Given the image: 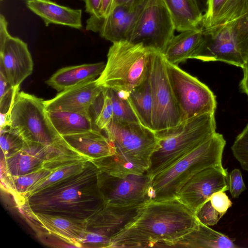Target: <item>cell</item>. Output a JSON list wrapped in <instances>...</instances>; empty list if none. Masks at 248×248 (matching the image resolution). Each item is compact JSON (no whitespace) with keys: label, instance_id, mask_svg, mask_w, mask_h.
I'll return each instance as SVG.
<instances>
[{"label":"cell","instance_id":"obj_1","mask_svg":"<svg viewBox=\"0 0 248 248\" xmlns=\"http://www.w3.org/2000/svg\"><path fill=\"white\" fill-rule=\"evenodd\" d=\"M99 171L89 160L81 172L15 202L35 214L87 221L105 205L98 184Z\"/></svg>","mask_w":248,"mask_h":248},{"label":"cell","instance_id":"obj_2","mask_svg":"<svg viewBox=\"0 0 248 248\" xmlns=\"http://www.w3.org/2000/svg\"><path fill=\"white\" fill-rule=\"evenodd\" d=\"M198 224L195 215L177 198L151 201L111 239L110 248H156L177 240Z\"/></svg>","mask_w":248,"mask_h":248},{"label":"cell","instance_id":"obj_3","mask_svg":"<svg viewBox=\"0 0 248 248\" xmlns=\"http://www.w3.org/2000/svg\"><path fill=\"white\" fill-rule=\"evenodd\" d=\"M115 146V154L92 160L103 171L118 177L145 173L156 149L155 132L140 123L112 120L104 130Z\"/></svg>","mask_w":248,"mask_h":248},{"label":"cell","instance_id":"obj_4","mask_svg":"<svg viewBox=\"0 0 248 248\" xmlns=\"http://www.w3.org/2000/svg\"><path fill=\"white\" fill-rule=\"evenodd\" d=\"M226 140L220 133L188 153L152 178L151 201L176 199L182 187L194 175L206 168L221 166Z\"/></svg>","mask_w":248,"mask_h":248},{"label":"cell","instance_id":"obj_5","mask_svg":"<svg viewBox=\"0 0 248 248\" xmlns=\"http://www.w3.org/2000/svg\"><path fill=\"white\" fill-rule=\"evenodd\" d=\"M216 132L215 113H206L155 132L157 144L146 173L152 178L211 138Z\"/></svg>","mask_w":248,"mask_h":248},{"label":"cell","instance_id":"obj_6","mask_svg":"<svg viewBox=\"0 0 248 248\" xmlns=\"http://www.w3.org/2000/svg\"><path fill=\"white\" fill-rule=\"evenodd\" d=\"M152 50L127 41L112 43L105 68L96 79L97 83L126 96L145 79Z\"/></svg>","mask_w":248,"mask_h":248},{"label":"cell","instance_id":"obj_7","mask_svg":"<svg viewBox=\"0 0 248 248\" xmlns=\"http://www.w3.org/2000/svg\"><path fill=\"white\" fill-rule=\"evenodd\" d=\"M44 102L42 98L19 91L10 112V126L26 141L46 146L65 144L50 122Z\"/></svg>","mask_w":248,"mask_h":248},{"label":"cell","instance_id":"obj_8","mask_svg":"<svg viewBox=\"0 0 248 248\" xmlns=\"http://www.w3.org/2000/svg\"><path fill=\"white\" fill-rule=\"evenodd\" d=\"M149 75L153 98L152 129L159 132L181 122V115L167 74L163 54L152 50Z\"/></svg>","mask_w":248,"mask_h":248},{"label":"cell","instance_id":"obj_9","mask_svg":"<svg viewBox=\"0 0 248 248\" xmlns=\"http://www.w3.org/2000/svg\"><path fill=\"white\" fill-rule=\"evenodd\" d=\"M175 30L162 0H145L127 41L163 54Z\"/></svg>","mask_w":248,"mask_h":248},{"label":"cell","instance_id":"obj_10","mask_svg":"<svg viewBox=\"0 0 248 248\" xmlns=\"http://www.w3.org/2000/svg\"><path fill=\"white\" fill-rule=\"evenodd\" d=\"M165 62L181 122L204 113H215L216 98L209 88L178 65Z\"/></svg>","mask_w":248,"mask_h":248},{"label":"cell","instance_id":"obj_11","mask_svg":"<svg viewBox=\"0 0 248 248\" xmlns=\"http://www.w3.org/2000/svg\"><path fill=\"white\" fill-rule=\"evenodd\" d=\"M152 178L146 172L118 177L101 171L98 184L105 204L128 206L151 201Z\"/></svg>","mask_w":248,"mask_h":248},{"label":"cell","instance_id":"obj_12","mask_svg":"<svg viewBox=\"0 0 248 248\" xmlns=\"http://www.w3.org/2000/svg\"><path fill=\"white\" fill-rule=\"evenodd\" d=\"M33 60L27 44L9 33L8 22L0 16V71L14 88L19 89L21 83L32 73Z\"/></svg>","mask_w":248,"mask_h":248},{"label":"cell","instance_id":"obj_13","mask_svg":"<svg viewBox=\"0 0 248 248\" xmlns=\"http://www.w3.org/2000/svg\"><path fill=\"white\" fill-rule=\"evenodd\" d=\"M229 189L227 169L222 165L211 167L191 178L180 189L176 198L195 215L214 193Z\"/></svg>","mask_w":248,"mask_h":248},{"label":"cell","instance_id":"obj_14","mask_svg":"<svg viewBox=\"0 0 248 248\" xmlns=\"http://www.w3.org/2000/svg\"><path fill=\"white\" fill-rule=\"evenodd\" d=\"M74 152L66 143L46 146L25 141L19 151L8 157H1L0 176H16L29 173L43 168L44 163L50 159Z\"/></svg>","mask_w":248,"mask_h":248},{"label":"cell","instance_id":"obj_15","mask_svg":"<svg viewBox=\"0 0 248 248\" xmlns=\"http://www.w3.org/2000/svg\"><path fill=\"white\" fill-rule=\"evenodd\" d=\"M204 35L203 41L190 59L203 62H223L243 68L245 62L239 47L234 24Z\"/></svg>","mask_w":248,"mask_h":248},{"label":"cell","instance_id":"obj_16","mask_svg":"<svg viewBox=\"0 0 248 248\" xmlns=\"http://www.w3.org/2000/svg\"><path fill=\"white\" fill-rule=\"evenodd\" d=\"M19 212L36 233H49L81 248L87 221L47 214L33 213L23 204L16 205Z\"/></svg>","mask_w":248,"mask_h":248},{"label":"cell","instance_id":"obj_17","mask_svg":"<svg viewBox=\"0 0 248 248\" xmlns=\"http://www.w3.org/2000/svg\"><path fill=\"white\" fill-rule=\"evenodd\" d=\"M145 0L134 5H118L103 17L91 16L86 29L95 32L112 43L127 41Z\"/></svg>","mask_w":248,"mask_h":248},{"label":"cell","instance_id":"obj_18","mask_svg":"<svg viewBox=\"0 0 248 248\" xmlns=\"http://www.w3.org/2000/svg\"><path fill=\"white\" fill-rule=\"evenodd\" d=\"M103 91L96 79L59 92L53 98L45 100L46 110L89 113Z\"/></svg>","mask_w":248,"mask_h":248},{"label":"cell","instance_id":"obj_19","mask_svg":"<svg viewBox=\"0 0 248 248\" xmlns=\"http://www.w3.org/2000/svg\"><path fill=\"white\" fill-rule=\"evenodd\" d=\"M145 203L128 206L105 204L87 221L86 230L111 240L136 216Z\"/></svg>","mask_w":248,"mask_h":248},{"label":"cell","instance_id":"obj_20","mask_svg":"<svg viewBox=\"0 0 248 248\" xmlns=\"http://www.w3.org/2000/svg\"><path fill=\"white\" fill-rule=\"evenodd\" d=\"M248 14V0H207L201 25L204 34H211L235 24Z\"/></svg>","mask_w":248,"mask_h":248},{"label":"cell","instance_id":"obj_21","mask_svg":"<svg viewBox=\"0 0 248 248\" xmlns=\"http://www.w3.org/2000/svg\"><path fill=\"white\" fill-rule=\"evenodd\" d=\"M72 150L88 158L90 161L115 154L113 143L100 130H90L62 136Z\"/></svg>","mask_w":248,"mask_h":248},{"label":"cell","instance_id":"obj_22","mask_svg":"<svg viewBox=\"0 0 248 248\" xmlns=\"http://www.w3.org/2000/svg\"><path fill=\"white\" fill-rule=\"evenodd\" d=\"M232 239L198 221L191 231L177 240L158 245L156 248H235Z\"/></svg>","mask_w":248,"mask_h":248},{"label":"cell","instance_id":"obj_23","mask_svg":"<svg viewBox=\"0 0 248 248\" xmlns=\"http://www.w3.org/2000/svg\"><path fill=\"white\" fill-rule=\"evenodd\" d=\"M27 8L41 17L45 25L53 24L82 28V10L60 5L51 0H26Z\"/></svg>","mask_w":248,"mask_h":248},{"label":"cell","instance_id":"obj_24","mask_svg":"<svg viewBox=\"0 0 248 248\" xmlns=\"http://www.w3.org/2000/svg\"><path fill=\"white\" fill-rule=\"evenodd\" d=\"M105 65L104 62H99L63 67L57 71L46 83L60 92L96 79L102 73Z\"/></svg>","mask_w":248,"mask_h":248},{"label":"cell","instance_id":"obj_25","mask_svg":"<svg viewBox=\"0 0 248 248\" xmlns=\"http://www.w3.org/2000/svg\"><path fill=\"white\" fill-rule=\"evenodd\" d=\"M173 23L175 30H197L202 25L203 15L197 0H162Z\"/></svg>","mask_w":248,"mask_h":248},{"label":"cell","instance_id":"obj_26","mask_svg":"<svg viewBox=\"0 0 248 248\" xmlns=\"http://www.w3.org/2000/svg\"><path fill=\"white\" fill-rule=\"evenodd\" d=\"M204 35L202 28L187 30L174 35L168 44L162 54L166 62L178 65L184 62L198 47L203 40Z\"/></svg>","mask_w":248,"mask_h":248},{"label":"cell","instance_id":"obj_27","mask_svg":"<svg viewBox=\"0 0 248 248\" xmlns=\"http://www.w3.org/2000/svg\"><path fill=\"white\" fill-rule=\"evenodd\" d=\"M46 111L52 125L62 136L82 133L93 129L90 113Z\"/></svg>","mask_w":248,"mask_h":248},{"label":"cell","instance_id":"obj_28","mask_svg":"<svg viewBox=\"0 0 248 248\" xmlns=\"http://www.w3.org/2000/svg\"><path fill=\"white\" fill-rule=\"evenodd\" d=\"M140 123L152 129L153 98L149 70L145 79L126 96Z\"/></svg>","mask_w":248,"mask_h":248},{"label":"cell","instance_id":"obj_29","mask_svg":"<svg viewBox=\"0 0 248 248\" xmlns=\"http://www.w3.org/2000/svg\"><path fill=\"white\" fill-rule=\"evenodd\" d=\"M59 166L51 164L49 167L45 166L33 172L19 176H0L1 187L12 194L15 201L24 197L34 184L49 175Z\"/></svg>","mask_w":248,"mask_h":248},{"label":"cell","instance_id":"obj_30","mask_svg":"<svg viewBox=\"0 0 248 248\" xmlns=\"http://www.w3.org/2000/svg\"><path fill=\"white\" fill-rule=\"evenodd\" d=\"M89 160H90L86 157H82L55 168L49 175L34 184L22 198L81 172L85 168Z\"/></svg>","mask_w":248,"mask_h":248},{"label":"cell","instance_id":"obj_31","mask_svg":"<svg viewBox=\"0 0 248 248\" xmlns=\"http://www.w3.org/2000/svg\"><path fill=\"white\" fill-rule=\"evenodd\" d=\"M106 88L112 101L113 110L112 120L120 123H140L126 97L114 90Z\"/></svg>","mask_w":248,"mask_h":248},{"label":"cell","instance_id":"obj_32","mask_svg":"<svg viewBox=\"0 0 248 248\" xmlns=\"http://www.w3.org/2000/svg\"><path fill=\"white\" fill-rule=\"evenodd\" d=\"M25 140L10 125L0 128V145L1 157H8L22 149Z\"/></svg>","mask_w":248,"mask_h":248},{"label":"cell","instance_id":"obj_33","mask_svg":"<svg viewBox=\"0 0 248 248\" xmlns=\"http://www.w3.org/2000/svg\"><path fill=\"white\" fill-rule=\"evenodd\" d=\"M94 105L96 106L94 124L99 129L104 130L113 116L111 99L106 88L103 87L102 92Z\"/></svg>","mask_w":248,"mask_h":248},{"label":"cell","instance_id":"obj_34","mask_svg":"<svg viewBox=\"0 0 248 248\" xmlns=\"http://www.w3.org/2000/svg\"><path fill=\"white\" fill-rule=\"evenodd\" d=\"M19 89L13 88L0 71V115L9 118L10 112L16 93Z\"/></svg>","mask_w":248,"mask_h":248},{"label":"cell","instance_id":"obj_35","mask_svg":"<svg viewBox=\"0 0 248 248\" xmlns=\"http://www.w3.org/2000/svg\"><path fill=\"white\" fill-rule=\"evenodd\" d=\"M231 149L242 168L248 172V124L236 137Z\"/></svg>","mask_w":248,"mask_h":248},{"label":"cell","instance_id":"obj_36","mask_svg":"<svg viewBox=\"0 0 248 248\" xmlns=\"http://www.w3.org/2000/svg\"><path fill=\"white\" fill-rule=\"evenodd\" d=\"M195 216L199 222L208 226L216 225L223 217L213 207L208 199L199 208Z\"/></svg>","mask_w":248,"mask_h":248},{"label":"cell","instance_id":"obj_37","mask_svg":"<svg viewBox=\"0 0 248 248\" xmlns=\"http://www.w3.org/2000/svg\"><path fill=\"white\" fill-rule=\"evenodd\" d=\"M234 27L239 47L245 62L248 58V14L239 19Z\"/></svg>","mask_w":248,"mask_h":248},{"label":"cell","instance_id":"obj_38","mask_svg":"<svg viewBox=\"0 0 248 248\" xmlns=\"http://www.w3.org/2000/svg\"><path fill=\"white\" fill-rule=\"evenodd\" d=\"M229 187L233 198H238L246 189L240 170L234 169L229 173Z\"/></svg>","mask_w":248,"mask_h":248},{"label":"cell","instance_id":"obj_39","mask_svg":"<svg viewBox=\"0 0 248 248\" xmlns=\"http://www.w3.org/2000/svg\"><path fill=\"white\" fill-rule=\"evenodd\" d=\"M225 192L223 190L218 191L208 198L213 207L222 216L225 214L232 205V202Z\"/></svg>","mask_w":248,"mask_h":248},{"label":"cell","instance_id":"obj_40","mask_svg":"<svg viewBox=\"0 0 248 248\" xmlns=\"http://www.w3.org/2000/svg\"><path fill=\"white\" fill-rule=\"evenodd\" d=\"M37 238L44 245L54 248H76L64 239L49 233H36Z\"/></svg>","mask_w":248,"mask_h":248},{"label":"cell","instance_id":"obj_41","mask_svg":"<svg viewBox=\"0 0 248 248\" xmlns=\"http://www.w3.org/2000/svg\"><path fill=\"white\" fill-rule=\"evenodd\" d=\"M85 5V11L91 16H99L101 0H82Z\"/></svg>","mask_w":248,"mask_h":248},{"label":"cell","instance_id":"obj_42","mask_svg":"<svg viewBox=\"0 0 248 248\" xmlns=\"http://www.w3.org/2000/svg\"><path fill=\"white\" fill-rule=\"evenodd\" d=\"M243 70V78L240 82L239 87L242 92L248 96V58L246 60L242 68Z\"/></svg>","mask_w":248,"mask_h":248},{"label":"cell","instance_id":"obj_43","mask_svg":"<svg viewBox=\"0 0 248 248\" xmlns=\"http://www.w3.org/2000/svg\"><path fill=\"white\" fill-rule=\"evenodd\" d=\"M112 2L113 0H101L99 16L105 17L109 14Z\"/></svg>","mask_w":248,"mask_h":248},{"label":"cell","instance_id":"obj_44","mask_svg":"<svg viewBox=\"0 0 248 248\" xmlns=\"http://www.w3.org/2000/svg\"><path fill=\"white\" fill-rule=\"evenodd\" d=\"M143 0H113L110 12L113 8H114L117 6H134L140 3Z\"/></svg>","mask_w":248,"mask_h":248},{"label":"cell","instance_id":"obj_45","mask_svg":"<svg viewBox=\"0 0 248 248\" xmlns=\"http://www.w3.org/2000/svg\"><path fill=\"white\" fill-rule=\"evenodd\" d=\"M2 0H0V1H2Z\"/></svg>","mask_w":248,"mask_h":248}]
</instances>
